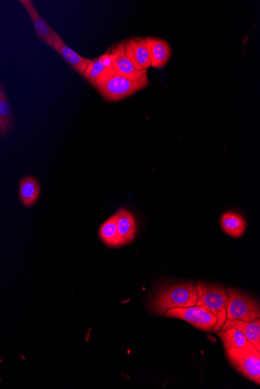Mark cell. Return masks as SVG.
Masks as SVG:
<instances>
[{
    "instance_id": "obj_1",
    "label": "cell",
    "mask_w": 260,
    "mask_h": 389,
    "mask_svg": "<svg viewBox=\"0 0 260 389\" xmlns=\"http://www.w3.org/2000/svg\"><path fill=\"white\" fill-rule=\"evenodd\" d=\"M198 293L192 283L173 284L158 292L153 301V309L158 314L169 309L189 308L196 305Z\"/></svg>"
},
{
    "instance_id": "obj_2",
    "label": "cell",
    "mask_w": 260,
    "mask_h": 389,
    "mask_svg": "<svg viewBox=\"0 0 260 389\" xmlns=\"http://www.w3.org/2000/svg\"><path fill=\"white\" fill-rule=\"evenodd\" d=\"M225 355L239 373L260 384V352L250 342L247 341L242 347L226 350Z\"/></svg>"
},
{
    "instance_id": "obj_3",
    "label": "cell",
    "mask_w": 260,
    "mask_h": 389,
    "mask_svg": "<svg viewBox=\"0 0 260 389\" xmlns=\"http://www.w3.org/2000/svg\"><path fill=\"white\" fill-rule=\"evenodd\" d=\"M196 287L198 293L196 305L205 306L217 317L218 324L214 332L218 333L227 320V291L219 284L199 283Z\"/></svg>"
},
{
    "instance_id": "obj_4",
    "label": "cell",
    "mask_w": 260,
    "mask_h": 389,
    "mask_svg": "<svg viewBox=\"0 0 260 389\" xmlns=\"http://www.w3.org/2000/svg\"><path fill=\"white\" fill-rule=\"evenodd\" d=\"M149 84V80H132L115 73L97 87L96 90L105 100L116 102L130 97Z\"/></svg>"
},
{
    "instance_id": "obj_5",
    "label": "cell",
    "mask_w": 260,
    "mask_h": 389,
    "mask_svg": "<svg viewBox=\"0 0 260 389\" xmlns=\"http://www.w3.org/2000/svg\"><path fill=\"white\" fill-rule=\"evenodd\" d=\"M227 293V320L253 322L259 320V305L254 298L232 289H228Z\"/></svg>"
},
{
    "instance_id": "obj_6",
    "label": "cell",
    "mask_w": 260,
    "mask_h": 389,
    "mask_svg": "<svg viewBox=\"0 0 260 389\" xmlns=\"http://www.w3.org/2000/svg\"><path fill=\"white\" fill-rule=\"evenodd\" d=\"M164 316L170 318H180L186 321L196 328L208 332L214 331L218 324V318L205 306L195 305L189 308H175L164 312Z\"/></svg>"
},
{
    "instance_id": "obj_7",
    "label": "cell",
    "mask_w": 260,
    "mask_h": 389,
    "mask_svg": "<svg viewBox=\"0 0 260 389\" xmlns=\"http://www.w3.org/2000/svg\"><path fill=\"white\" fill-rule=\"evenodd\" d=\"M114 71L132 80H149L148 71H139L125 53L124 42H119L109 49Z\"/></svg>"
},
{
    "instance_id": "obj_8",
    "label": "cell",
    "mask_w": 260,
    "mask_h": 389,
    "mask_svg": "<svg viewBox=\"0 0 260 389\" xmlns=\"http://www.w3.org/2000/svg\"><path fill=\"white\" fill-rule=\"evenodd\" d=\"M126 55L139 71H148L151 67L149 50L145 38L135 37L123 41Z\"/></svg>"
},
{
    "instance_id": "obj_9",
    "label": "cell",
    "mask_w": 260,
    "mask_h": 389,
    "mask_svg": "<svg viewBox=\"0 0 260 389\" xmlns=\"http://www.w3.org/2000/svg\"><path fill=\"white\" fill-rule=\"evenodd\" d=\"M112 66L109 50L97 59L92 60L91 65L84 73V78L96 89L111 75L115 74Z\"/></svg>"
},
{
    "instance_id": "obj_10",
    "label": "cell",
    "mask_w": 260,
    "mask_h": 389,
    "mask_svg": "<svg viewBox=\"0 0 260 389\" xmlns=\"http://www.w3.org/2000/svg\"><path fill=\"white\" fill-rule=\"evenodd\" d=\"M19 3L28 12L31 21L33 23L37 36L48 46L53 48L54 36L56 32L44 20L33 1H31V0H20Z\"/></svg>"
},
{
    "instance_id": "obj_11",
    "label": "cell",
    "mask_w": 260,
    "mask_h": 389,
    "mask_svg": "<svg viewBox=\"0 0 260 389\" xmlns=\"http://www.w3.org/2000/svg\"><path fill=\"white\" fill-rule=\"evenodd\" d=\"M53 48L81 75H84L92 62V60L84 58L69 48L57 33L54 36Z\"/></svg>"
},
{
    "instance_id": "obj_12",
    "label": "cell",
    "mask_w": 260,
    "mask_h": 389,
    "mask_svg": "<svg viewBox=\"0 0 260 389\" xmlns=\"http://www.w3.org/2000/svg\"><path fill=\"white\" fill-rule=\"evenodd\" d=\"M145 39L149 50L151 66L155 69L166 66L172 55L169 44L157 37H148Z\"/></svg>"
},
{
    "instance_id": "obj_13",
    "label": "cell",
    "mask_w": 260,
    "mask_h": 389,
    "mask_svg": "<svg viewBox=\"0 0 260 389\" xmlns=\"http://www.w3.org/2000/svg\"><path fill=\"white\" fill-rule=\"evenodd\" d=\"M116 224L120 238L123 246L131 244L137 233V223L135 216L128 209H119L116 213Z\"/></svg>"
},
{
    "instance_id": "obj_14",
    "label": "cell",
    "mask_w": 260,
    "mask_h": 389,
    "mask_svg": "<svg viewBox=\"0 0 260 389\" xmlns=\"http://www.w3.org/2000/svg\"><path fill=\"white\" fill-rule=\"evenodd\" d=\"M229 328L239 329L259 352H260V320L253 322H244L240 320H226L220 330Z\"/></svg>"
},
{
    "instance_id": "obj_15",
    "label": "cell",
    "mask_w": 260,
    "mask_h": 389,
    "mask_svg": "<svg viewBox=\"0 0 260 389\" xmlns=\"http://www.w3.org/2000/svg\"><path fill=\"white\" fill-rule=\"evenodd\" d=\"M40 194V184L36 177L27 176L22 178L19 186V196L24 206H33L39 200Z\"/></svg>"
},
{
    "instance_id": "obj_16",
    "label": "cell",
    "mask_w": 260,
    "mask_h": 389,
    "mask_svg": "<svg viewBox=\"0 0 260 389\" xmlns=\"http://www.w3.org/2000/svg\"><path fill=\"white\" fill-rule=\"evenodd\" d=\"M220 226L228 235L233 238L243 237L246 229V221L239 213L229 212L221 216Z\"/></svg>"
},
{
    "instance_id": "obj_17",
    "label": "cell",
    "mask_w": 260,
    "mask_h": 389,
    "mask_svg": "<svg viewBox=\"0 0 260 389\" xmlns=\"http://www.w3.org/2000/svg\"><path fill=\"white\" fill-rule=\"evenodd\" d=\"M116 217V213L112 215L99 229V237L107 246L118 247L123 246L118 232Z\"/></svg>"
},
{
    "instance_id": "obj_18",
    "label": "cell",
    "mask_w": 260,
    "mask_h": 389,
    "mask_svg": "<svg viewBox=\"0 0 260 389\" xmlns=\"http://www.w3.org/2000/svg\"><path fill=\"white\" fill-rule=\"evenodd\" d=\"M218 334L225 350L242 347L248 341L242 332L236 328L220 330Z\"/></svg>"
},
{
    "instance_id": "obj_19",
    "label": "cell",
    "mask_w": 260,
    "mask_h": 389,
    "mask_svg": "<svg viewBox=\"0 0 260 389\" xmlns=\"http://www.w3.org/2000/svg\"><path fill=\"white\" fill-rule=\"evenodd\" d=\"M12 125V117L11 107L8 97L3 92L0 98V126L2 127L3 135L8 133Z\"/></svg>"
},
{
    "instance_id": "obj_20",
    "label": "cell",
    "mask_w": 260,
    "mask_h": 389,
    "mask_svg": "<svg viewBox=\"0 0 260 389\" xmlns=\"http://www.w3.org/2000/svg\"><path fill=\"white\" fill-rule=\"evenodd\" d=\"M3 92V91H2L1 87H0V98L2 97Z\"/></svg>"
},
{
    "instance_id": "obj_21",
    "label": "cell",
    "mask_w": 260,
    "mask_h": 389,
    "mask_svg": "<svg viewBox=\"0 0 260 389\" xmlns=\"http://www.w3.org/2000/svg\"><path fill=\"white\" fill-rule=\"evenodd\" d=\"M0 135H3V132L1 126H0Z\"/></svg>"
}]
</instances>
